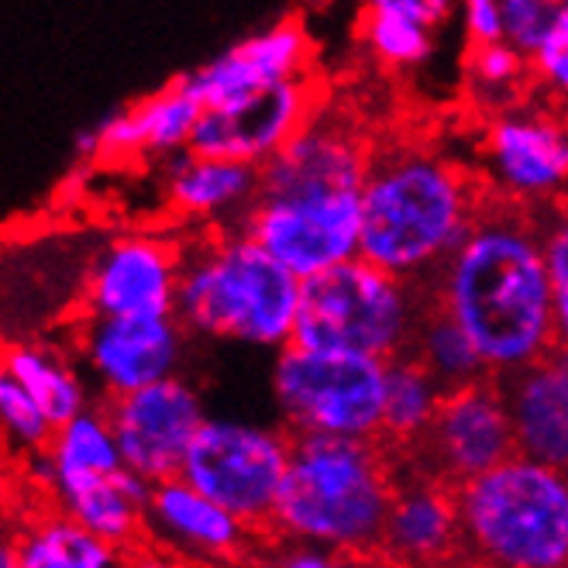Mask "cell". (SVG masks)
<instances>
[{"instance_id":"d6a6232c","label":"cell","mask_w":568,"mask_h":568,"mask_svg":"<svg viewBox=\"0 0 568 568\" xmlns=\"http://www.w3.org/2000/svg\"><path fill=\"white\" fill-rule=\"evenodd\" d=\"M530 73L545 87V93L555 100V104L568 111V0H561L555 31L545 42V49L534 55Z\"/></svg>"},{"instance_id":"277c9868","label":"cell","mask_w":568,"mask_h":568,"mask_svg":"<svg viewBox=\"0 0 568 568\" xmlns=\"http://www.w3.org/2000/svg\"><path fill=\"white\" fill-rule=\"evenodd\" d=\"M304 280L239 227H211L183 242L176 321L211 342L283 352L293 345Z\"/></svg>"},{"instance_id":"484cf974","label":"cell","mask_w":568,"mask_h":568,"mask_svg":"<svg viewBox=\"0 0 568 568\" xmlns=\"http://www.w3.org/2000/svg\"><path fill=\"white\" fill-rule=\"evenodd\" d=\"M448 389L434 379L414 355L389 362L386 369V414L383 445L389 452H410L438 417Z\"/></svg>"},{"instance_id":"8992f818","label":"cell","mask_w":568,"mask_h":568,"mask_svg":"<svg viewBox=\"0 0 568 568\" xmlns=\"http://www.w3.org/2000/svg\"><path fill=\"white\" fill-rule=\"evenodd\" d=\"M462 558L476 568H568V473L514 455L455 489Z\"/></svg>"},{"instance_id":"30bf717a","label":"cell","mask_w":568,"mask_h":568,"mask_svg":"<svg viewBox=\"0 0 568 568\" xmlns=\"http://www.w3.org/2000/svg\"><path fill=\"white\" fill-rule=\"evenodd\" d=\"M486 193L520 211L568 204V118L541 108L496 111L483 131Z\"/></svg>"},{"instance_id":"3957f363","label":"cell","mask_w":568,"mask_h":568,"mask_svg":"<svg viewBox=\"0 0 568 568\" xmlns=\"http://www.w3.org/2000/svg\"><path fill=\"white\" fill-rule=\"evenodd\" d=\"M486 200V183H476L465 165L430 145L393 142L373 149L362 186L358 258L430 290Z\"/></svg>"},{"instance_id":"ba28073f","label":"cell","mask_w":568,"mask_h":568,"mask_svg":"<svg viewBox=\"0 0 568 568\" xmlns=\"http://www.w3.org/2000/svg\"><path fill=\"white\" fill-rule=\"evenodd\" d=\"M389 362L283 348L273 362V399L293 438L383 442Z\"/></svg>"},{"instance_id":"7402d4cb","label":"cell","mask_w":568,"mask_h":568,"mask_svg":"<svg viewBox=\"0 0 568 568\" xmlns=\"http://www.w3.org/2000/svg\"><path fill=\"white\" fill-rule=\"evenodd\" d=\"M145 530L165 548L193 558H235L245 548L248 527L217 507L211 496L183 479L152 486L145 507Z\"/></svg>"},{"instance_id":"e575fe53","label":"cell","mask_w":568,"mask_h":568,"mask_svg":"<svg viewBox=\"0 0 568 568\" xmlns=\"http://www.w3.org/2000/svg\"><path fill=\"white\" fill-rule=\"evenodd\" d=\"M262 568H365V561L355 555H338V551L290 541V545H280L270 555V561H262Z\"/></svg>"},{"instance_id":"7a4b0ae2","label":"cell","mask_w":568,"mask_h":568,"mask_svg":"<svg viewBox=\"0 0 568 568\" xmlns=\"http://www.w3.org/2000/svg\"><path fill=\"white\" fill-rule=\"evenodd\" d=\"M369 145L338 111H321L262 165V186L239 231L296 280H314L358 258L362 186Z\"/></svg>"},{"instance_id":"7c38bea8","label":"cell","mask_w":568,"mask_h":568,"mask_svg":"<svg viewBox=\"0 0 568 568\" xmlns=\"http://www.w3.org/2000/svg\"><path fill=\"white\" fill-rule=\"evenodd\" d=\"M186 331L176 317H83L77 324V358L87 379L108 399L180 376Z\"/></svg>"},{"instance_id":"5b68a950","label":"cell","mask_w":568,"mask_h":568,"mask_svg":"<svg viewBox=\"0 0 568 568\" xmlns=\"http://www.w3.org/2000/svg\"><path fill=\"white\" fill-rule=\"evenodd\" d=\"M393 493L383 442L293 438L273 530L293 545L369 558L383 545Z\"/></svg>"},{"instance_id":"4316f807","label":"cell","mask_w":568,"mask_h":568,"mask_svg":"<svg viewBox=\"0 0 568 568\" xmlns=\"http://www.w3.org/2000/svg\"><path fill=\"white\" fill-rule=\"evenodd\" d=\"M407 355H414L448 393L493 379L473 338L434 304V296H430V307L420 317V327L414 334V345Z\"/></svg>"},{"instance_id":"603a6c76","label":"cell","mask_w":568,"mask_h":568,"mask_svg":"<svg viewBox=\"0 0 568 568\" xmlns=\"http://www.w3.org/2000/svg\"><path fill=\"white\" fill-rule=\"evenodd\" d=\"M4 376L36 399L55 430L93 407L87 373L49 342H11L4 352Z\"/></svg>"},{"instance_id":"44dd1931","label":"cell","mask_w":568,"mask_h":568,"mask_svg":"<svg viewBox=\"0 0 568 568\" xmlns=\"http://www.w3.org/2000/svg\"><path fill=\"white\" fill-rule=\"evenodd\" d=\"M39 476L52 493L59 514L87 527L97 538L128 548L145 530V507L152 486L135 473L124 469L118 476H90V473H52L39 465Z\"/></svg>"},{"instance_id":"5bb4252c","label":"cell","mask_w":568,"mask_h":568,"mask_svg":"<svg viewBox=\"0 0 568 568\" xmlns=\"http://www.w3.org/2000/svg\"><path fill=\"white\" fill-rule=\"evenodd\" d=\"M183 242L121 235L93 255L83 307L90 317H176Z\"/></svg>"},{"instance_id":"9c48e42d","label":"cell","mask_w":568,"mask_h":568,"mask_svg":"<svg viewBox=\"0 0 568 568\" xmlns=\"http://www.w3.org/2000/svg\"><path fill=\"white\" fill-rule=\"evenodd\" d=\"M293 434L242 417H207L193 438L180 479L235 514L248 530L273 527L290 469Z\"/></svg>"},{"instance_id":"cb8c5ba5","label":"cell","mask_w":568,"mask_h":568,"mask_svg":"<svg viewBox=\"0 0 568 568\" xmlns=\"http://www.w3.org/2000/svg\"><path fill=\"white\" fill-rule=\"evenodd\" d=\"M448 14V0H376L365 8L362 36L379 62L410 70L434 52V36Z\"/></svg>"},{"instance_id":"f1b7e54d","label":"cell","mask_w":568,"mask_h":568,"mask_svg":"<svg viewBox=\"0 0 568 568\" xmlns=\"http://www.w3.org/2000/svg\"><path fill=\"white\" fill-rule=\"evenodd\" d=\"M465 77H469V87L483 104H496L499 111H510L517 90L534 73H530V62L517 49H510L507 42H496V45L469 49V55H465Z\"/></svg>"},{"instance_id":"52a82bcc","label":"cell","mask_w":568,"mask_h":568,"mask_svg":"<svg viewBox=\"0 0 568 568\" xmlns=\"http://www.w3.org/2000/svg\"><path fill=\"white\" fill-rule=\"evenodd\" d=\"M427 307L430 290L352 258L304 283L293 345L396 362L410 352Z\"/></svg>"},{"instance_id":"d4e9b609","label":"cell","mask_w":568,"mask_h":568,"mask_svg":"<svg viewBox=\"0 0 568 568\" xmlns=\"http://www.w3.org/2000/svg\"><path fill=\"white\" fill-rule=\"evenodd\" d=\"M18 568H128L118 545L97 538L70 517H39L8 538Z\"/></svg>"},{"instance_id":"6da1fadb","label":"cell","mask_w":568,"mask_h":568,"mask_svg":"<svg viewBox=\"0 0 568 568\" xmlns=\"http://www.w3.org/2000/svg\"><path fill=\"white\" fill-rule=\"evenodd\" d=\"M430 296L473 338L493 379L551 355L558 338L541 214L489 196Z\"/></svg>"},{"instance_id":"4dcf8cb0","label":"cell","mask_w":568,"mask_h":568,"mask_svg":"<svg viewBox=\"0 0 568 568\" xmlns=\"http://www.w3.org/2000/svg\"><path fill=\"white\" fill-rule=\"evenodd\" d=\"M561 0H504V42L534 62L551 39Z\"/></svg>"},{"instance_id":"83f0119b","label":"cell","mask_w":568,"mask_h":568,"mask_svg":"<svg viewBox=\"0 0 568 568\" xmlns=\"http://www.w3.org/2000/svg\"><path fill=\"white\" fill-rule=\"evenodd\" d=\"M42 469L52 473H90V476H118L124 473V455L118 445L108 407H90L70 424L55 430L52 445L36 455Z\"/></svg>"},{"instance_id":"8d00e7d4","label":"cell","mask_w":568,"mask_h":568,"mask_svg":"<svg viewBox=\"0 0 568 568\" xmlns=\"http://www.w3.org/2000/svg\"><path fill=\"white\" fill-rule=\"evenodd\" d=\"M0 568H18V558H14L11 541H4V548H0Z\"/></svg>"},{"instance_id":"836d02e7","label":"cell","mask_w":568,"mask_h":568,"mask_svg":"<svg viewBox=\"0 0 568 568\" xmlns=\"http://www.w3.org/2000/svg\"><path fill=\"white\" fill-rule=\"evenodd\" d=\"M462 31L469 49L504 42V0H469L462 4Z\"/></svg>"},{"instance_id":"e0dca14e","label":"cell","mask_w":568,"mask_h":568,"mask_svg":"<svg viewBox=\"0 0 568 568\" xmlns=\"http://www.w3.org/2000/svg\"><path fill=\"white\" fill-rule=\"evenodd\" d=\"M200 114H204V108H200L193 93L176 80L165 90L139 100V104H131V108L104 118L100 124L87 128L83 135H77V152L87 159H93V155L173 159L190 149Z\"/></svg>"},{"instance_id":"d6986e66","label":"cell","mask_w":568,"mask_h":568,"mask_svg":"<svg viewBox=\"0 0 568 568\" xmlns=\"http://www.w3.org/2000/svg\"><path fill=\"white\" fill-rule=\"evenodd\" d=\"M514 420L517 455L568 473V352L555 348L541 362L499 379Z\"/></svg>"},{"instance_id":"f546056e","label":"cell","mask_w":568,"mask_h":568,"mask_svg":"<svg viewBox=\"0 0 568 568\" xmlns=\"http://www.w3.org/2000/svg\"><path fill=\"white\" fill-rule=\"evenodd\" d=\"M0 420H4L8 442L31 458L42 455L55 438V424L45 417V410L8 376H0Z\"/></svg>"},{"instance_id":"ffe728a7","label":"cell","mask_w":568,"mask_h":568,"mask_svg":"<svg viewBox=\"0 0 568 568\" xmlns=\"http://www.w3.org/2000/svg\"><path fill=\"white\" fill-rule=\"evenodd\" d=\"M162 193L170 211L183 221L211 227H239L252 211L262 173L255 165L180 152L162 162Z\"/></svg>"},{"instance_id":"1f68e13d","label":"cell","mask_w":568,"mask_h":568,"mask_svg":"<svg viewBox=\"0 0 568 568\" xmlns=\"http://www.w3.org/2000/svg\"><path fill=\"white\" fill-rule=\"evenodd\" d=\"M545 224V252L551 270V293H555V338L558 348L568 352V204L541 214Z\"/></svg>"},{"instance_id":"4fadbf2b","label":"cell","mask_w":568,"mask_h":568,"mask_svg":"<svg viewBox=\"0 0 568 568\" xmlns=\"http://www.w3.org/2000/svg\"><path fill=\"white\" fill-rule=\"evenodd\" d=\"M104 407L114 424L128 473H135L149 486L180 479L186 452L207 420L204 396L186 376H173L131 396L108 399Z\"/></svg>"},{"instance_id":"9a60e30c","label":"cell","mask_w":568,"mask_h":568,"mask_svg":"<svg viewBox=\"0 0 568 568\" xmlns=\"http://www.w3.org/2000/svg\"><path fill=\"white\" fill-rule=\"evenodd\" d=\"M317 114V97L311 77H300L224 108L200 114L190 152L207 159H227L262 170L276 159L304 124Z\"/></svg>"},{"instance_id":"ac0fdd59","label":"cell","mask_w":568,"mask_h":568,"mask_svg":"<svg viewBox=\"0 0 568 568\" xmlns=\"http://www.w3.org/2000/svg\"><path fill=\"white\" fill-rule=\"evenodd\" d=\"M379 555L399 568H438L462 555L455 489L420 473L396 483Z\"/></svg>"},{"instance_id":"8fae6325","label":"cell","mask_w":568,"mask_h":568,"mask_svg":"<svg viewBox=\"0 0 568 568\" xmlns=\"http://www.w3.org/2000/svg\"><path fill=\"white\" fill-rule=\"evenodd\" d=\"M517 455L514 420L499 379H483L445 396L424 438L404 452L410 473L452 489L473 483Z\"/></svg>"},{"instance_id":"2e32d148","label":"cell","mask_w":568,"mask_h":568,"mask_svg":"<svg viewBox=\"0 0 568 568\" xmlns=\"http://www.w3.org/2000/svg\"><path fill=\"white\" fill-rule=\"evenodd\" d=\"M311 39L296 18H283L255 36L214 55L211 62L196 65L193 73L180 77V83L193 93L204 111L235 104L252 93L307 77Z\"/></svg>"},{"instance_id":"d590c367","label":"cell","mask_w":568,"mask_h":568,"mask_svg":"<svg viewBox=\"0 0 568 568\" xmlns=\"http://www.w3.org/2000/svg\"><path fill=\"white\" fill-rule=\"evenodd\" d=\"M128 568H186V565L159 551H135L128 558Z\"/></svg>"}]
</instances>
